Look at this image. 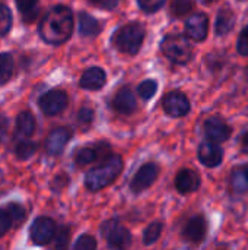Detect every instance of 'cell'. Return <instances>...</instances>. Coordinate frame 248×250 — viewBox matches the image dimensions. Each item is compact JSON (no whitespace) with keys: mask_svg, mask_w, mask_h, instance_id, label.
Returning <instances> with one entry per match:
<instances>
[{"mask_svg":"<svg viewBox=\"0 0 248 250\" xmlns=\"http://www.w3.org/2000/svg\"><path fill=\"white\" fill-rule=\"evenodd\" d=\"M89 1L92 4H95L96 7H101V9H105V10H113L118 4V0H89Z\"/></svg>","mask_w":248,"mask_h":250,"instance_id":"cell-37","label":"cell"},{"mask_svg":"<svg viewBox=\"0 0 248 250\" xmlns=\"http://www.w3.org/2000/svg\"><path fill=\"white\" fill-rule=\"evenodd\" d=\"M15 1H16L18 9H19L25 16H28L31 12H35L37 1H38V0H15Z\"/></svg>","mask_w":248,"mask_h":250,"instance_id":"cell-34","label":"cell"},{"mask_svg":"<svg viewBox=\"0 0 248 250\" xmlns=\"http://www.w3.org/2000/svg\"><path fill=\"white\" fill-rule=\"evenodd\" d=\"M67 185V176H57L56 179H54V183H53V188L56 189V190H61L64 186Z\"/></svg>","mask_w":248,"mask_h":250,"instance_id":"cell-39","label":"cell"},{"mask_svg":"<svg viewBox=\"0 0 248 250\" xmlns=\"http://www.w3.org/2000/svg\"><path fill=\"white\" fill-rule=\"evenodd\" d=\"M161 233H162V224H161V223L156 221V223L149 224V226L146 227V230L143 231V243H145L146 246L155 243V242L159 239Z\"/></svg>","mask_w":248,"mask_h":250,"instance_id":"cell-23","label":"cell"},{"mask_svg":"<svg viewBox=\"0 0 248 250\" xmlns=\"http://www.w3.org/2000/svg\"><path fill=\"white\" fill-rule=\"evenodd\" d=\"M244 173H246V176H247V180H248V166L244 168Z\"/></svg>","mask_w":248,"mask_h":250,"instance_id":"cell-42","label":"cell"},{"mask_svg":"<svg viewBox=\"0 0 248 250\" xmlns=\"http://www.w3.org/2000/svg\"><path fill=\"white\" fill-rule=\"evenodd\" d=\"M191 7H193L191 0H172L170 10L175 18H181V16L187 15L191 10Z\"/></svg>","mask_w":248,"mask_h":250,"instance_id":"cell-24","label":"cell"},{"mask_svg":"<svg viewBox=\"0 0 248 250\" xmlns=\"http://www.w3.org/2000/svg\"><path fill=\"white\" fill-rule=\"evenodd\" d=\"M235 13L229 9V7H224L219 10L218 13V18H216V25H215V29H216V34L218 35H225L228 34L234 25H235Z\"/></svg>","mask_w":248,"mask_h":250,"instance_id":"cell-18","label":"cell"},{"mask_svg":"<svg viewBox=\"0 0 248 250\" xmlns=\"http://www.w3.org/2000/svg\"><path fill=\"white\" fill-rule=\"evenodd\" d=\"M99 158L96 146L95 148H82L80 151H77L76 154V164L77 166H88L92 164L94 161H96Z\"/></svg>","mask_w":248,"mask_h":250,"instance_id":"cell-22","label":"cell"},{"mask_svg":"<svg viewBox=\"0 0 248 250\" xmlns=\"http://www.w3.org/2000/svg\"><path fill=\"white\" fill-rule=\"evenodd\" d=\"M156 89H158V83L152 79H148L145 82H142L137 88V92L140 95L142 100L145 101H149L155 94H156Z\"/></svg>","mask_w":248,"mask_h":250,"instance_id":"cell-26","label":"cell"},{"mask_svg":"<svg viewBox=\"0 0 248 250\" xmlns=\"http://www.w3.org/2000/svg\"><path fill=\"white\" fill-rule=\"evenodd\" d=\"M246 76H247V81H248V67H247V70H246Z\"/></svg>","mask_w":248,"mask_h":250,"instance_id":"cell-43","label":"cell"},{"mask_svg":"<svg viewBox=\"0 0 248 250\" xmlns=\"http://www.w3.org/2000/svg\"><path fill=\"white\" fill-rule=\"evenodd\" d=\"M158 174H159V167L155 163H148V164L142 166L130 183V190L136 195L146 190L148 188H151L153 185Z\"/></svg>","mask_w":248,"mask_h":250,"instance_id":"cell-6","label":"cell"},{"mask_svg":"<svg viewBox=\"0 0 248 250\" xmlns=\"http://www.w3.org/2000/svg\"><path fill=\"white\" fill-rule=\"evenodd\" d=\"M70 136H72V133L66 127H57V129H54L48 135L47 142H45V146H47L48 154H51V155L61 154L63 149H64V146H66V144L69 142Z\"/></svg>","mask_w":248,"mask_h":250,"instance_id":"cell-14","label":"cell"},{"mask_svg":"<svg viewBox=\"0 0 248 250\" xmlns=\"http://www.w3.org/2000/svg\"><path fill=\"white\" fill-rule=\"evenodd\" d=\"M73 248L76 250H94L96 249V240L89 234H83L77 239Z\"/></svg>","mask_w":248,"mask_h":250,"instance_id":"cell-29","label":"cell"},{"mask_svg":"<svg viewBox=\"0 0 248 250\" xmlns=\"http://www.w3.org/2000/svg\"><path fill=\"white\" fill-rule=\"evenodd\" d=\"M12 28V12L10 9L0 3V35H6Z\"/></svg>","mask_w":248,"mask_h":250,"instance_id":"cell-25","label":"cell"},{"mask_svg":"<svg viewBox=\"0 0 248 250\" xmlns=\"http://www.w3.org/2000/svg\"><path fill=\"white\" fill-rule=\"evenodd\" d=\"M113 107H114L115 111H118L121 114H130V113H133L136 110V107H137V103H136V98H134L133 91L130 88H127V86L121 88L115 94V97L113 100Z\"/></svg>","mask_w":248,"mask_h":250,"instance_id":"cell-15","label":"cell"},{"mask_svg":"<svg viewBox=\"0 0 248 250\" xmlns=\"http://www.w3.org/2000/svg\"><path fill=\"white\" fill-rule=\"evenodd\" d=\"M37 151V145L31 141H22L16 145V157L20 160H28L29 157L34 155V152Z\"/></svg>","mask_w":248,"mask_h":250,"instance_id":"cell-27","label":"cell"},{"mask_svg":"<svg viewBox=\"0 0 248 250\" xmlns=\"http://www.w3.org/2000/svg\"><path fill=\"white\" fill-rule=\"evenodd\" d=\"M101 31L99 22L92 18L89 13L80 12L79 13V32L83 37H95Z\"/></svg>","mask_w":248,"mask_h":250,"instance_id":"cell-19","label":"cell"},{"mask_svg":"<svg viewBox=\"0 0 248 250\" xmlns=\"http://www.w3.org/2000/svg\"><path fill=\"white\" fill-rule=\"evenodd\" d=\"M16 127L18 132L23 136H29L35 130V117L31 111H22L16 117Z\"/></svg>","mask_w":248,"mask_h":250,"instance_id":"cell-20","label":"cell"},{"mask_svg":"<svg viewBox=\"0 0 248 250\" xmlns=\"http://www.w3.org/2000/svg\"><path fill=\"white\" fill-rule=\"evenodd\" d=\"M200 186V177L193 170H181L175 177V188L180 193H191L196 192Z\"/></svg>","mask_w":248,"mask_h":250,"instance_id":"cell-16","label":"cell"},{"mask_svg":"<svg viewBox=\"0 0 248 250\" xmlns=\"http://www.w3.org/2000/svg\"><path fill=\"white\" fill-rule=\"evenodd\" d=\"M162 107L170 117H184L190 111V101L183 92L172 91L165 95Z\"/></svg>","mask_w":248,"mask_h":250,"instance_id":"cell-9","label":"cell"},{"mask_svg":"<svg viewBox=\"0 0 248 250\" xmlns=\"http://www.w3.org/2000/svg\"><path fill=\"white\" fill-rule=\"evenodd\" d=\"M224 152L216 142H205L199 148V161L206 167H218L222 163Z\"/></svg>","mask_w":248,"mask_h":250,"instance_id":"cell-13","label":"cell"},{"mask_svg":"<svg viewBox=\"0 0 248 250\" xmlns=\"http://www.w3.org/2000/svg\"><path fill=\"white\" fill-rule=\"evenodd\" d=\"M212 1H213V0H203V3H205V4H210Z\"/></svg>","mask_w":248,"mask_h":250,"instance_id":"cell-41","label":"cell"},{"mask_svg":"<svg viewBox=\"0 0 248 250\" xmlns=\"http://www.w3.org/2000/svg\"><path fill=\"white\" fill-rule=\"evenodd\" d=\"M102 237L113 249H124L132 245V234L127 229L121 227L117 220H108L101 227Z\"/></svg>","mask_w":248,"mask_h":250,"instance_id":"cell-5","label":"cell"},{"mask_svg":"<svg viewBox=\"0 0 248 250\" xmlns=\"http://www.w3.org/2000/svg\"><path fill=\"white\" fill-rule=\"evenodd\" d=\"M237 50L241 56H248V25L240 34V38L237 42Z\"/></svg>","mask_w":248,"mask_h":250,"instance_id":"cell-32","label":"cell"},{"mask_svg":"<svg viewBox=\"0 0 248 250\" xmlns=\"http://www.w3.org/2000/svg\"><path fill=\"white\" fill-rule=\"evenodd\" d=\"M69 243V230L67 229H60L58 233L56 234L54 239V246L57 249H64Z\"/></svg>","mask_w":248,"mask_h":250,"instance_id":"cell-36","label":"cell"},{"mask_svg":"<svg viewBox=\"0 0 248 250\" xmlns=\"http://www.w3.org/2000/svg\"><path fill=\"white\" fill-rule=\"evenodd\" d=\"M73 32V13L67 6L58 4L50 9L39 23V35L48 44H61Z\"/></svg>","mask_w":248,"mask_h":250,"instance_id":"cell-1","label":"cell"},{"mask_svg":"<svg viewBox=\"0 0 248 250\" xmlns=\"http://www.w3.org/2000/svg\"><path fill=\"white\" fill-rule=\"evenodd\" d=\"M161 50L171 62L177 64H186L191 59L193 48L189 40L180 34H170L164 37L161 42Z\"/></svg>","mask_w":248,"mask_h":250,"instance_id":"cell-4","label":"cell"},{"mask_svg":"<svg viewBox=\"0 0 248 250\" xmlns=\"http://www.w3.org/2000/svg\"><path fill=\"white\" fill-rule=\"evenodd\" d=\"M232 186H234L235 192H238V193H244L247 190L248 180L244 170H238V171L234 173V176H232Z\"/></svg>","mask_w":248,"mask_h":250,"instance_id":"cell-28","label":"cell"},{"mask_svg":"<svg viewBox=\"0 0 248 250\" xmlns=\"http://www.w3.org/2000/svg\"><path fill=\"white\" fill-rule=\"evenodd\" d=\"M241 148H243L244 152L248 154V130L243 135V138H241Z\"/></svg>","mask_w":248,"mask_h":250,"instance_id":"cell-40","label":"cell"},{"mask_svg":"<svg viewBox=\"0 0 248 250\" xmlns=\"http://www.w3.org/2000/svg\"><path fill=\"white\" fill-rule=\"evenodd\" d=\"M123 168V160L120 155H110L108 158H104V161L88 171L85 177V185L89 190L98 192L108 185H111L115 177L121 173Z\"/></svg>","mask_w":248,"mask_h":250,"instance_id":"cell-2","label":"cell"},{"mask_svg":"<svg viewBox=\"0 0 248 250\" xmlns=\"http://www.w3.org/2000/svg\"><path fill=\"white\" fill-rule=\"evenodd\" d=\"M7 127H9V120H7V117L0 116V142H3V141L6 139Z\"/></svg>","mask_w":248,"mask_h":250,"instance_id":"cell-38","label":"cell"},{"mask_svg":"<svg viewBox=\"0 0 248 250\" xmlns=\"http://www.w3.org/2000/svg\"><path fill=\"white\" fill-rule=\"evenodd\" d=\"M205 135L209 141L212 142H224L231 136V127L222 120L221 117H212L208 119L205 126H203Z\"/></svg>","mask_w":248,"mask_h":250,"instance_id":"cell-11","label":"cell"},{"mask_svg":"<svg viewBox=\"0 0 248 250\" xmlns=\"http://www.w3.org/2000/svg\"><path fill=\"white\" fill-rule=\"evenodd\" d=\"M208 233V223L203 215H194L191 217L184 229H183V237L191 243H200L206 237Z\"/></svg>","mask_w":248,"mask_h":250,"instance_id":"cell-10","label":"cell"},{"mask_svg":"<svg viewBox=\"0 0 248 250\" xmlns=\"http://www.w3.org/2000/svg\"><path fill=\"white\" fill-rule=\"evenodd\" d=\"M54 236H56V224L51 218L39 217L32 223L29 230V237L35 245L38 246L47 245Z\"/></svg>","mask_w":248,"mask_h":250,"instance_id":"cell-7","label":"cell"},{"mask_svg":"<svg viewBox=\"0 0 248 250\" xmlns=\"http://www.w3.org/2000/svg\"><path fill=\"white\" fill-rule=\"evenodd\" d=\"M105 81H107V76H105V72L101 67H91V69L83 72V75H82V78L79 81V85L83 89L96 91V89H101L105 85Z\"/></svg>","mask_w":248,"mask_h":250,"instance_id":"cell-17","label":"cell"},{"mask_svg":"<svg viewBox=\"0 0 248 250\" xmlns=\"http://www.w3.org/2000/svg\"><path fill=\"white\" fill-rule=\"evenodd\" d=\"M145 40V28L140 23L132 22L121 26L114 35L115 47L127 54H136Z\"/></svg>","mask_w":248,"mask_h":250,"instance_id":"cell-3","label":"cell"},{"mask_svg":"<svg viewBox=\"0 0 248 250\" xmlns=\"http://www.w3.org/2000/svg\"><path fill=\"white\" fill-rule=\"evenodd\" d=\"M164 1H165V0H137L140 9H142L143 12H146V13H153V12H156L158 9L162 7Z\"/></svg>","mask_w":248,"mask_h":250,"instance_id":"cell-30","label":"cell"},{"mask_svg":"<svg viewBox=\"0 0 248 250\" xmlns=\"http://www.w3.org/2000/svg\"><path fill=\"white\" fill-rule=\"evenodd\" d=\"M12 223L13 221H12V217L9 215L7 209H0V237L9 231Z\"/></svg>","mask_w":248,"mask_h":250,"instance_id":"cell-33","label":"cell"},{"mask_svg":"<svg viewBox=\"0 0 248 250\" xmlns=\"http://www.w3.org/2000/svg\"><path fill=\"white\" fill-rule=\"evenodd\" d=\"M208 29H209V19L205 13L191 15L186 22L187 35L194 41H203L208 37Z\"/></svg>","mask_w":248,"mask_h":250,"instance_id":"cell-12","label":"cell"},{"mask_svg":"<svg viewBox=\"0 0 248 250\" xmlns=\"http://www.w3.org/2000/svg\"><path fill=\"white\" fill-rule=\"evenodd\" d=\"M94 120V111L91 108H82L77 114V122L80 126L83 127H88Z\"/></svg>","mask_w":248,"mask_h":250,"instance_id":"cell-35","label":"cell"},{"mask_svg":"<svg viewBox=\"0 0 248 250\" xmlns=\"http://www.w3.org/2000/svg\"><path fill=\"white\" fill-rule=\"evenodd\" d=\"M67 101H69L67 94L64 91L53 89V91L45 92L39 98V108L47 116H56V114H60L66 108Z\"/></svg>","mask_w":248,"mask_h":250,"instance_id":"cell-8","label":"cell"},{"mask_svg":"<svg viewBox=\"0 0 248 250\" xmlns=\"http://www.w3.org/2000/svg\"><path fill=\"white\" fill-rule=\"evenodd\" d=\"M6 209H7L9 215L12 217V221L13 223L23 221V218H25V209L19 204H10V205H7Z\"/></svg>","mask_w":248,"mask_h":250,"instance_id":"cell-31","label":"cell"},{"mask_svg":"<svg viewBox=\"0 0 248 250\" xmlns=\"http://www.w3.org/2000/svg\"><path fill=\"white\" fill-rule=\"evenodd\" d=\"M13 73V59L7 53H0V85H4Z\"/></svg>","mask_w":248,"mask_h":250,"instance_id":"cell-21","label":"cell"}]
</instances>
